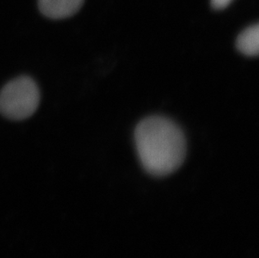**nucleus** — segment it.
I'll use <instances>...</instances> for the list:
<instances>
[{
    "label": "nucleus",
    "instance_id": "f257e3e1",
    "mask_svg": "<svg viewBox=\"0 0 259 258\" xmlns=\"http://www.w3.org/2000/svg\"><path fill=\"white\" fill-rule=\"evenodd\" d=\"M135 141L140 163L151 176H169L181 167L186 157L183 132L166 117L144 118L135 128Z\"/></svg>",
    "mask_w": 259,
    "mask_h": 258
},
{
    "label": "nucleus",
    "instance_id": "f03ea898",
    "mask_svg": "<svg viewBox=\"0 0 259 258\" xmlns=\"http://www.w3.org/2000/svg\"><path fill=\"white\" fill-rule=\"evenodd\" d=\"M39 103V88L28 76L11 80L0 92V112L10 119L28 118L36 111Z\"/></svg>",
    "mask_w": 259,
    "mask_h": 258
},
{
    "label": "nucleus",
    "instance_id": "7ed1b4c3",
    "mask_svg": "<svg viewBox=\"0 0 259 258\" xmlns=\"http://www.w3.org/2000/svg\"><path fill=\"white\" fill-rule=\"evenodd\" d=\"M84 0H39L40 12L47 17L60 20L75 15Z\"/></svg>",
    "mask_w": 259,
    "mask_h": 258
},
{
    "label": "nucleus",
    "instance_id": "20e7f679",
    "mask_svg": "<svg viewBox=\"0 0 259 258\" xmlns=\"http://www.w3.org/2000/svg\"><path fill=\"white\" fill-rule=\"evenodd\" d=\"M238 51L245 56H257L259 52V26L257 24L245 29L236 42Z\"/></svg>",
    "mask_w": 259,
    "mask_h": 258
},
{
    "label": "nucleus",
    "instance_id": "39448f33",
    "mask_svg": "<svg viewBox=\"0 0 259 258\" xmlns=\"http://www.w3.org/2000/svg\"><path fill=\"white\" fill-rule=\"evenodd\" d=\"M232 1L233 0H210V3L215 10H221L228 7Z\"/></svg>",
    "mask_w": 259,
    "mask_h": 258
}]
</instances>
